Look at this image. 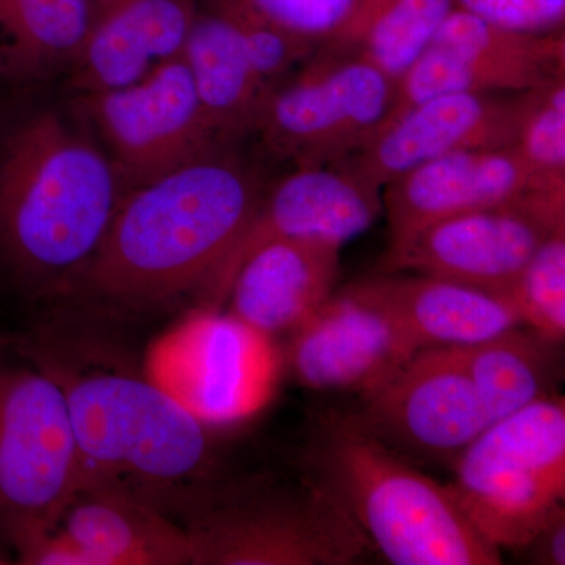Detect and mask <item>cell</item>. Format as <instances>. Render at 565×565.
I'll return each mask as SVG.
<instances>
[{
  "label": "cell",
  "mask_w": 565,
  "mask_h": 565,
  "mask_svg": "<svg viewBox=\"0 0 565 565\" xmlns=\"http://www.w3.org/2000/svg\"><path fill=\"white\" fill-rule=\"evenodd\" d=\"M523 93H449L386 118L343 163L384 189L415 167L467 150L515 145Z\"/></svg>",
  "instance_id": "15"
},
{
  "label": "cell",
  "mask_w": 565,
  "mask_h": 565,
  "mask_svg": "<svg viewBox=\"0 0 565 565\" xmlns=\"http://www.w3.org/2000/svg\"><path fill=\"white\" fill-rule=\"evenodd\" d=\"M92 20V0H0V70L43 76L71 68Z\"/></svg>",
  "instance_id": "24"
},
{
  "label": "cell",
  "mask_w": 565,
  "mask_h": 565,
  "mask_svg": "<svg viewBox=\"0 0 565 565\" xmlns=\"http://www.w3.org/2000/svg\"><path fill=\"white\" fill-rule=\"evenodd\" d=\"M456 9L455 0H375L341 46L397 84Z\"/></svg>",
  "instance_id": "25"
},
{
  "label": "cell",
  "mask_w": 565,
  "mask_h": 565,
  "mask_svg": "<svg viewBox=\"0 0 565 565\" xmlns=\"http://www.w3.org/2000/svg\"><path fill=\"white\" fill-rule=\"evenodd\" d=\"M455 6L511 31L564 32L565 0H455Z\"/></svg>",
  "instance_id": "30"
},
{
  "label": "cell",
  "mask_w": 565,
  "mask_h": 565,
  "mask_svg": "<svg viewBox=\"0 0 565 565\" xmlns=\"http://www.w3.org/2000/svg\"><path fill=\"white\" fill-rule=\"evenodd\" d=\"M396 84L348 51L321 47L270 95L256 134L278 161L299 167L344 161L377 131Z\"/></svg>",
  "instance_id": "9"
},
{
  "label": "cell",
  "mask_w": 565,
  "mask_h": 565,
  "mask_svg": "<svg viewBox=\"0 0 565 565\" xmlns=\"http://www.w3.org/2000/svg\"><path fill=\"white\" fill-rule=\"evenodd\" d=\"M207 121L225 145L256 131L274 90L258 76L225 11L199 7L181 51Z\"/></svg>",
  "instance_id": "21"
},
{
  "label": "cell",
  "mask_w": 565,
  "mask_h": 565,
  "mask_svg": "<svg viewBox=\"0 0 565 565\" xmlns=\"http://www.w3.org/2000/svg\"><path fill=\"white\" fill-rule=\"evenodd\" d=\"M305 473L343 504L394 565H498L501 550L465 515L449 484L416 470L355 415H321Z\"/></svg>",
  "instance_id": "4"
},
{
  "label": "cell",
  "mask_w": 565,
  "mask_h": 565,
  "mask_svg": "<svg viewBox=\"0 0 565 565\" xmlns=\"http://www.w3.org/2000/svg\"><path fill=\"white\" fill-rule=\"evenodd\" d=\"M559 345L526 327H516L455 352L493 423L553 396L559 377Z\"/></svg>",
  "instance_id": "23"
},
{
  "label": "cell",
  "mask_w": 565,
  "mask_h": 565,
  "mask_svg": "<svg viewBox=\"0 0 565 565\" xmlns=\"http://www.w3.org/2000/svg\"><path fill=\"white\" fill-rule=\"evenodd\" d=\"M55 526L88 565L192 564L191 541L181 523L122 494L81 490Z\"/></svg>",
  "instance_id": "22"
},
{
  "label": "cell",
  "mask_w": 565,
  "mask_h": 565,
  "mask_svg": "<svg viewBox=\"0 0 565 565\" xmlns=\"http://www.w3.org/2000/svg\"><path fill=\"white\" fill-rule=\"evenodd\" d=\"M422 349L467 348L523 327L505 294L430 275L392 273L362 280Z\"/></svg>",
  "instance_id": "20"
},
{
  "label": "cell",
  "mask_w": 565,
  "mask_h": 565,
  "mask_svg": "<svg viewBox=\"0 0 565 565\" xmlns=\"http://www.w3.org/2000/svg\"><path fill=\"white\" fill-rule=\"evenodd\" d=\"M264 189L230 148L129 189L79 282L93 296L128 307L202 292Z\"/></svg>",
  "instance_id": "1"
},
{
  "label": "cell",
  "mask_w": 565,
  "mask_h": 565,
  "mask_svg": "<svg viewBox=\"0 0 565 565\" xmlns=\"http://www.w3.org/2000/svg\"><path fill=\"white\" fill-rule=\"evenodd\" d=\"M341 248L319 236L264 245L234 275L230 313L274 340L291 333L337 291Z\"/></svg>",
  "instance_id": "19"
},
{
  "label": "cell",
  "mask_w": 565,
  "mask_h": 565,
  "mask_svg": "<svg viewBox=\"0 0 565 565\" xmlns=\"http://www.w3.org/2000/svg\"><path fill=\"white\" fill-rule=\"evenodd\" d=\"M452 467L449 487L476 530L497 548L522 550L564 501V397L490 423Z\"/></svg>",
  "instance_id": "6"
},
{
  "label": "cell",
  "mask_w": 565,
  "mask_h": 565,
  "mask_svg": "<svg viewBox=\"0 0 565 565\" xmlns=\"http://www.w3.org/2000/svg\"><path fill=\"white\" fill-rule=\"evenodd\" d=\"M565 181L537 177L514 147L441 156L394 178L382 189L393 239L463 212L520 207L539 189Z\"/></svg>",
  "instance_id": "17"
},
{
  "label": "cell",
  "mask_w": 565,
  "mask_h": 565,
  "mask_svg": "<svg viewBox=\"0 0 565 565\" xmlns=\"http://www.w3.org/2000/svg\"><path fill=\"white\" fill-rule=\"evenodd\" d=\"M527 559L531 563L542 565L565 564V509L564 504L557 505L548 515L541 530L525 546Z\"/></svg>",
  "instance_id": "31"
},
{
  "label": "cell",
  "mask_w": 565,
  "mask_h": 565,
  "mask_svg": "<svg viewBox=\"0 0 565 565\" xmlns=\"http://www.w3.org/2000/svg\"><path fill=\"white\" fill-rule=\"evenodd\" d=\"M79 96L126 191L230 148L207 121L181 54L125 87Z\"/></svg>",
  "instance_id": "10"
},
{
  "label": "cell",
  "mask_w": 565,
  "mask_h": 565,
  "mask_svg": "<svg viewBox=\"0 0 565 565\" xmlns=\"http://www.w3.org/2000/svg\"><path fill=\"white\" fill-rule=\"evenodd\" d=\"M355 415L399 455L455 462L490 424L455 349H422L362 393Z\"/></svg>",
  "instance_id": "12"
},
{
  "label": "cell",
  "mask_w": 565,
  "mask_h": 565,
  "mask_svg": "<svg viewBox=\"0 0 565 565\" xmlns=\"http://www.w3.org/2000/svg\"><path fill=\"white\" fill-rule=\"evenodd\" d=\"M192 565H352L374 546L310 475L296 481H215L181 516Z\"/></svg>",
  "instance_id": "5"
},
{
  "label": "cell",
  "mask_w": 565,
  "mask_h": 565,
  "mask_svg": "<svg viewBox=\"0 0 565 565\" xmlns=\"http://www.w3.org/2000/svg\"><path fill=\"white\" fill-rule=\"evenodd\" d=\"M236 29L253 68L275 92L318 47L263 20L237 0H214Z\"/></svg>",
  "instance_id": "29"
},
{
  "label": "cell",
  "mask_w": 565,
  "mask_h": 565,
  "mask_svg": "<svg viewBox=\"0 0 565 565\" xmlns=\"http://www.w3.org/2000/svg\"><path fill=\"white\" fill-rule=\"evenodd\" d=\"M418 351L399 319L359 280L337 289L288 333L280 353L305 388L362 394Z\"/></svg>",
  "instance_id": "13"
},
{
  "label": "cell",
  "mask_w": 565,
  "mask_h": 565,
  "mask_svg": "<svg viewBox=\"0 0 565 565\" xmlns=\"http://www.w3.org/2000/svg\"><path fill=\"white\" fill-rule=\"evenodd\" d=\"M253 13L321 47L341 46L375 0H237Z\"/></svg>",
  "instance_id": "28"
},
{
  "label": "cell",
  "mask_w": 565,
  "mask_h": 565,
  "mask_svg": "<svg viewBox=\"0 0 565 565\" xmlns=\"http://www.w3.org/2000/svg\"><path fill=\"white\" fill-rule=\"evenodd\" d=\"M77 492L79 465L61 381L0 355V527L11 544L50 530Z\"/></svg>",
  "instance_id": "8"
},
{
  "label": "cell",
  "mask_w": 565,
  "mask_h": 565,
  "mask_svg": "<svg viewBox=\"0 0 565 565\" xmlns=\"http://www.w3.org/2000/svg\"><path fill=\"white\" fill-rule=\"evenodd\" d=\"M0 74H3V73H2V70H0Z\"/></svg>",
  "instance_id": "32"
},
{
  "label": "cell",
  "mask_w": 565,
  "mask_h": 565,
  "mask_svg": "<svg viewBox=\"0 0 565 565\" xmlns=\"http://www.w3.org/2000/svg\"><path fill=\"white\" fill-rule=\"evenodd\" d=\"M553 233L520 207L463 212L390 241L379 273L430 275L505 294Z\"/></svg>",
  "instance_id": "16"
},
{
  "label": "cell",
  "mask_w": 565,
  "mask_h": 565,
  "mask_svg": "<svg viewBox=\"0 0 565 565\" xmlns=\"http://www.w3.org/2000/svg\"><path fill=\"white\" fill-rule=\"evenodd\" d=\"M505 296L514 305L523 327L550 343H564L565 232L546 237Z\"/></svg>",
  "instance_id": "26"
},
{
  "label": "cell",
  "mask_w": 565,
  "mask_h": 565,
  "mask_svg": "<svg viewBox=\"0 0 565 565\" xmlns=\"http://www.w3.org/2000/svg\"><path fill=\"white\" fill-rule=\"evenodd\" d=\"M281 371L273 337L206 305L154 338L143 359V377L211 429L263 412Z\"/></svg>",
  "instance_id": "7"
},
{
  "label": "cell",
  "mask_w": 565,
  "mask_h": 565,
  "mask_svg": "<svg viewBox=\"0 0 565 565\" xmlns=\"http://www.w3.org/2000/svg\"><path fill=\"white\" fill-rule=\"evenodd\" d=\"M54 375L68 399L79 492L122 494L172 519L214 484L211 427L148 379Z\"/></svg>",
  "instance_id": "3"
},
{
  "label": "cell",
  "mask_w": 565,
  "mask_h": 565,
  "mask_svg": "<svg viewBox=\"0 0 565 565\" xmlns=\"http://www.w3.org/2000/svg\"><path fill=\"white\" fill-rule=\"evenodd\" d=\"M382 212V189L343 163L294 169L264 189L244 233L200 292L202 305L223 308L234 275L264 245L313 236L344 245L366 232Z\"/></svg>",
  "instance_id": "14"
},
{
  "label": "cell",
  "mask_w": 565,
  "mask_h": 565,
  "mask_svg": "<svg viewBox=\"0 0 565 565\" xmlns=\"http://www.w3.org/2000/svg\"><path fill=\"white\" fill-rule=\"evenodd\" d=\"M514 148L537 177L565 181V77L523 92Z\"/></svg>",
  "instance_id": "27"
},
{
  "label": "cell",
  "mask_w": 565,
  "mask_h": 565,
  "mask_svg": "<svg viewBox=\"0 0 565 565\" xmlns=\"http://www.w3.org/2000/svg\"><path fill=\"white\" fill-rule=\"evenodd\" d=\"M565 77V33L511 31L455 9L397 81L386 118L449 93H523ZM385 118V120H386Z\"/></svg>",
  "instance_id": "11"
},
{
  "label": "cell",
  "mask_w": 565,
  "mask_h": 565,
  "mask_svg": "<svg viewBox=\"0 0 565 565\" xmlns=\"http://www.w3.org/2000/svg\"><path fill=\"white\" fill-rule=\"evenodd\" d=\"M196 0H92V20L71 82L79 95L125 87L178 57Z\"/></svg>",
  "instance_id": "18"
},
{
  "label": "cell",
  "mask_w": 565,
  "mask_h": 565,
  "mask_svg": "<svg viewBox=\"0 0 565 565\" xmlns=\"http://www.w3.org/2000/svg\"><path fill=\"white\" fill-rule=\"evenodd\" d=\"M126 192L99 145L40 111L0 151V255L29 280L79 281Z\"/></svg>",
  "instance_id": "2"
}]
</instances>
